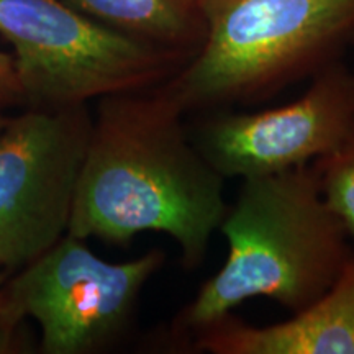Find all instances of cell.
I'll return each instance as SVG.
<instances>
[{
    "label": "cell",
    "mask_w": 354,
    "mask_h": 354,
    "mask_svg": "<svg viewBox=\"0 0 354 354\" xmlns=\"http://www.w3.org/2000/svg\"><path fill=\"white\" fill-rule=\"evenodd\" d=\"M185 115L165 82L97 100L69 234L128 246L165 233L196 271L227 214V179L194 145Z\"/></svg>",
    "instance_id": "1"
},
{
    "label": "cell",
    "mask_w": 354,
    "mask_h": 354,
    "mask_svg": "<svg viewBox=\"0 0 354 354\" xmlns=\"http://www.w3.org/2000/svg\"><path fill=\"white\" fill-rule=\"evenodd\" d=\"M241 183L218 227L227 259L172 318L171 346L185 349L251 299L299 312L326 294L354 258L351 236L323 196L313 165Z\"/></svg>",
    "instance_id": "2"
},
{
    "label": "cell",
    "mask_w": 354,
    "mask_h": 354,
    "mask_svg": "<svg viewBox=\"0 0 354 354\" xmlns=\"http://www.w3.org/2000/svg\"><path fill=\"white\" fill-rule=\"evenodd\" d=\"M201 50L165 87L187 112L253 105L343 61L354 0H198Z\"/></svg>",
    "instance_id": "3"
},
{
    "label": "cell",
    "mask_w": 354,
    "mask_h": 354,
    "mask_svg": "<svg viewBox=\"0 0 354 354\" xmlns=\"http://www.w3.org/2000/svg\"><path fill=\"white\" fill-rule=\"evenodd\" d=\"M0 37L15 51L21 109L73 107L149 88L189 61L115 32L63 0H0Z\"/></svg>",
    "instance_id": "4"
},
{
    "label": "cell",
    "mask_w": 354,
    "mask_h": 354,
    "mask_svg": "<svg viewBox=\"0 0 354 354\" xmlns=\"http://www.w3.org/2000/svg\"><path fill=\"white\" fill-rule=\"evenodd\" d=\"M165 263L159 248L109 263L66 233L0 286V353L25 318L39 325L43 354L109 351L130 331L141 292Z\"/></svg>",
    "instance_id": "5"
},
{
    "label": "cell",
    "mask_w": 354,
    "mask_h": 354,
    "mask_svg": "<svg viewBox=\"0 0 354 354\" xmlns=\"http://www.w3.org/2000/svg\"><path fill=\"white\" fill-rule=\"evenodd\" d=\"M91 130L88 104L21 109L0 128V269L19 271L68 233Z\"/></svg>",
    "instance_id": "6"
},
{
    "label": "cell",
    "mask_w": 354,
    "mask_h": 354,
    "mask_svg": "<svg viewBox=\"0 0 354 354\" xmlns=\"http://www.w3.org/2000/svg\"><path fill=\"white\" fill-rule=\"evenodd\" d=\"M295 100L258 112L212 110L190 138L225 179L274 174L333 153L354 123V69L328 66Z\"/></svg>",
    "instance_id": "7"
},
{
    "label": "cell",
    "mask_w": 354,
    "mask_h": 354,
    "mask_svg": "<svg viewBox=\"0 0 354 354\" xmlns=\"http://www.w3.org/2000/svg\"><path fill=\"white\" fill-rule=\"evenodd\" d=\"M209 354H354V258L320 299L286 322L248 325L233 313L190 339Z\"/></svg>",
    "instance_id": "8"
},
{
    "label": "cell",
    "mask_w": 354,
    "mask_h": 354,
    "mask_svg": "<svg viewBox=\"0 0 354 354\" xmlns=\"http://www.w3.org/2000/svg\"><path fill=\"white\" fill-rule=\"evenodd\" d=\"M109 28L140 41L194 57L205 25L198 0H63Z\"/></svg>",
    "instance_id": "9"
},
{
    "label": "cell",
    "mask_w": 354,
    "mask_h": 354,
    "mask_svg": "<svg viewBox=\"0 0 354 354\" xmlns=\"http://www.w3.org/2000/svg\"><path fill=\"white\" fill-rule=\"evenodd\" d=\"M312 165L326 202L354 240V123L333 153Z\"/></svg>",
    "instance_id": "10"
},
{
    "label": "cell",
    "mask_w": 354,
    "mask_h": 354,
    "mask_svg": "<svg viewBox=\"0 0 354 354\" xmlns=\"http://www.w3.org/2000/svg\"><path fill=\"white\" fill-rule=\"evenodd\" d=\"M21 107H24V94H21L13 56L0 51V113L8 109Z\"/></svg>",
    "instance_id": "11"
},
{
    "label": "cell",
    "mask_w": 354,
    "mask_h": 354,
    "mask_svg": "<svg viewBox=\"0 0 354 354\" xmlns=\"http://www.w3.org/2000/svg\"><path fill=\"white\" fill-rule=\"evenodd\" d=\"M7 118H8V115H6V113H0V128H2L3 125H6Z\"/></svg>",
    "instance_id": "12"
},
{
    "label": "cell",
    "mask_w": 354,
    "mask_h": 354,
    "mask_svg": "<svg viewBox=\"0 0 354 354\" xmlns=\"http://www.w3.org/2000/svg\"><path fill=\"white\" fill-rule=\"evenodd\" d=\"M2 282H3V277H2V274H0V286H2Z\"/></svg>",
    "instance_id": "13"
}]
</instances>
